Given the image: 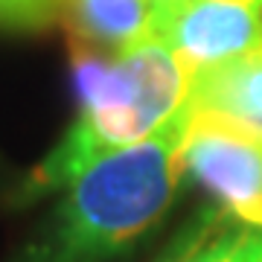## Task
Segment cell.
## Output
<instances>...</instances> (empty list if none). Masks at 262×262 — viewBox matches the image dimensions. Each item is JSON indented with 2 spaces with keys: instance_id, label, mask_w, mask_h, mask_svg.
Listing matches in <instances>:
<instances>
[{
  "instance_id": "obj_3",
  "label": "cell",
  "mask_w": 262,
  "mask_h": 262,
  "mask_svg": "<svg viewBox=\"0 0 262 262\" xmlns=\"http://www.w3.org/2000/svg\"><path fill=\"white\" fill-rule=\"evenodd\" d=\"M184 175L233 222L262 227V125L189 111Z\"/></svg>"
},
{
  "instance_id": "obj_11",
  "label": "cell",
  "mask_w": 262,
  "mask_h": 262,
  "mask_svg": "<svg viewBox=\"0 0 262 262\" xmlns=\"http://www.w3.org/2000/svg\"><path fill=\"white\" fill-rule=\"evenodd\" d=\"M3 3H6V0H0V12H3Z\"/></svg>"
},
{
  "instance_id": "obj_6",
  "label": "cell",
  "mask_w": 262,
  "mask_h": 262,
  "mask_svg": "<svg viewBox=\"0 0 262 262\" xmlns=\"http://www.w3.org/2000/svg\"><path fill=\"white\" fill-rule=\"evenodd\" d=\"M187 111L262 125V47L192 76Z\"/></svg>"
},
{
  "instance_id": "obj_2",
  "label": "cell",
  "mask_w": 262,
  "mask_h": 262,
  "mask_svg": "<svg viewBox=\"0 0 262 262\" xmlns=\"http://www.w3.org/2000/svg\"><path fill=\"white\" fill-rule=\"evenodd\" d=\"M70 61L79 96L76 117L12 192L15 207L61 192L91 163L143 143L187 105L192 79L175 53L151 35L117 56L70 44Z\"/></svg>"
},
{
  "instance_id": "obj_7",
  "label": "cell",
  "mask_w": 262,
  "mask_h": 262,
  "mask_svg": "<svg viewBox=\"0 0 262 262\" xmlns=\"http://www.w3.org/2000/svg\"><path fill=\"white\" fill-rule=\"evenodd\" d=\"M230 225H236V222L219 204L198 210L187 225L181 227V233L169 242L160 262H215L219 245L230 230Z\"/></svg>"
},
{
  "instance_id": "obj_5",
  "label": "cell",
  "mask_w": 262,
  "mask_h": 262,
  "mask_svg": "<svg viewBox=\"0 0 262 262\" xmlns=\"http://www.w3.org/2000/svg\"><path fill=\"white\" fill-rule=\"evenodd\" d=\"M155 3L151 0H61L58 20L70 44L117 56L149 38Z\"/></svg>"
},
{
  "instance_id": "obj_1",
  "label": "cell",
  "mask_w": 262,
  "mask_h": 262,
  "mask_svg": "<svg viewBox=\"0 0 262 262\" xmlns=\"http://www.w3.org/2000/svg\"><path fill=\"white\" fill-rule=\"evenodd\" d=\"M189 111L143 143L76 175L12 262H114L137 248L175 204Z\"/></svg>"
},
{
  "instance_id": "obj_8",
  "label": "cell",
  "mask_w": 262,
  "mask_h": 262,
  "mask_svg": "<svg viewBox=\"0 0 262 262\" xmlns=\"http://www.w3.org/2000/svg\"><path fill=\"white\" fill-rule=\"evenodd\" d=\"M215 262H262V227L230 225L225 233Z\"/></svg>"
},
{
  "instance_id": "obj_10",
  "label": "cell",
  "mask_w": 262,
  "mask_h": 262,
  "mask_svg": "<svg viewBox=\"0 0 262 262\" xmlns=\"http://www.w3.org/2000/svg\"><path fill=\"white\" fill-rule=\"evenodd\" d=\"M155 3V9H163V6H172V3H178V0H151Z\"/></svg>"
},
{
  "instance_id": "obj_9",
  "label": "cell",
  "mask_w": 262,
  "mask_h": 262,
  "mask_svg": "<svg viewBox=\"0 0 262 262\" xmlns=\"http://www.w3.org/2000/svg\"><path fill=\"white\" fill-rule=\"evenodd\" d=\"M61 0H6L0 12V24L12 27H41L50 20H58Z\"/></svg>"
},
{
  "instance_id": "obj_4",
  "label": "cell",
  "mask_w": 262,
  "mask_h": 262,
  "mask_svg": "<svg viewBox=\"0 0 262 262\" xmlns=\"http://www.w3.org/2000/svg\"><path fill=\"white\" fill-rule=\"evenodd\" d=\"M149 35L163 41L192 79L262 47V0H178L155 9Z\"/></svg>"
}]
</instances>
